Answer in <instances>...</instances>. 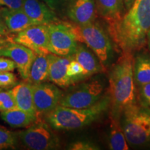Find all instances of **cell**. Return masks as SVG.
Segmentation results:
<instances>
[{
    "instance_id": "obj_1",
    "label": "cell",
    "mask_w": 150,
    "mask_h": 150,
    "mask_svg": "<svg viewBox=\"0 0 150 150\" xmlns=\"http://www.w3.org/2000/svg\"><path fill=\"white\" fill-rule=\"evenodd\" d=\"M150 28V0H135L120 20L109 27V33L123 52L132 54L145 45Z\"/></svg>"
},
{
    "instance_id": "obj_2",
    "label": "cell",
    "mask_w": 150,
    "mask_h": 150,
    "mask_svg": "<svg viewBox=\"0 0 150 150\" xmlns=\"http://www.w3.org/2000/svg\"><path fill=\"white\" fill-rule=\"evenodd\" d=\"M109 97L112 115L120 117L127 106L136 103V88L132 54L123 52L110 71Z\"/></svg>"
},
{
    "instance_id": "obj_3",
    "label": "cell",
    "mask_w": 150,
    "mask_h": 150,
    "mask_svg": "<svg viewBox=\"0 0 150 150\" xmlns=\"http://www.w3.org/2000/svg\"><path fill=\"white\" fill-rule=\"evenodd\" d=\"M110 105L109 95L102 97L96 104L86 108H73L58 105L46 115V121L52 129L74 130L83 128L104 113Z\"/></svg>"
},
{
    "instance_id": "obj_4",
    "label": "cell",
    "mask_w": 150,
    "mask_h": 150,
    "mask_svg": "<svg viewBox=\"0 0 150 150\" xmlns=\"http://www.w3.org/2000/svg\"><path fill=\"white\" fill-rule=\"evenodd\" d=\"M121 126L127 143L132 147L150 144V109L136 103L122 110Z\"/></svg>"
},
{
    "instance_id": "obj_5",
    "label": "cell",
    "mask_w": 150,
    "mask_h": 150,
    "mask_svg": "<svg viewBox=\"0 0 150 150\" xmlns=\"http://www.w3.org/2000/svg\"><path fill=\"white\" fill-rule=\"evenodd\" d=\"M70 25L77 42H85L106 68L112 56L111 41L106 31L95 22L83 26L74 23Z\"/></svg>"
},
{
    "instance_id": "obj_6",
    "label": "cell",
    "mask_w": 150,
    "mask_h": 150,
    "mask_svg": "<svg viewBox=\"0 0 150 150\" xmlns=\"http://www.w3.org/2000/svg\"><path fill=\"white\" fill-rule=\"evenodd\" d=\"M18 143L33 150L57 149L61 147L59 138L46 122L38 119L27 129L17 132Z\"/></svg>"
},
{
    "instance_id": "obj_7",
    "label": "cell",
    "mask_w": 150,
    "mask_h": 150,
    "mask_svg": "<svg viewBox=\"0 0 150 150\" xmlns=\"http://www.w3.org/2000/svg\"><path fill=\"white\" fill-rule=\"evenodd\" d=\"M103 91L102 82L97 79L92 80L81 84L62 96L59 105L73 108L91 107L102 98Z\"/></svg>"
},
{
    "instance_id": "obj_8",
    "label": "cell",
    "mask_w": 150,
    "mask_h": 150,
    "mask_svg": "<svg viewBox=\"0 0 150 150\" xmlns=\"http://www.w3.org/2000/svg\"><path fill=\"white\" fill-rule=\"evenodd\" d=\"M47 28L50 53L61 56L74 54L78 44L70 23L58 21L48 24Z\"/></svg>"
},
{
    "instance_id": "obj_9",
    "label": "cell",
    "mask_w": 150,
    "mask_h": 150,
    "mask_svg": "<svg viewBox=\"0 0 150 150\" xmlns=\"http://www.w3.org/2000/svg\"><path fill=\"white\" fill-rule=\"evenodd\" d=\"M33 104L38 119L53 110L61 100L62 92L56 85L50 83L32 84Z\"/></svg>"
},
{
    "instance_id": "obj_10",
    "label": "cell",
    "mask_w": 150,
    "mask_h": 150,
    "mask_svg": "<svg viewBox=\"0 0 150 150\" xmlns=\"http://www.w3.org/2000/svg\"><path fill=\"white\" fill-rule=\"evenodd\" d=\"M13 41L27 47L36 54H49L47 25L34 24L17 33Z\"/></svg>"
},
{
    "instance_id": "obj_11",
    "label": "cell",
    "mask_w": 150,
    "mask_h": 150,
    "mask_svg": "<svg viewBox=\"0 0 150 150\" xmlns=\"http://www.w3.org/2000/svg\"><path fill=\"white\" fill-rule=\"evenodd\" d=\"M0 56H5L13 60L16 63L20 76L26 80L29 76L35 53L27 47L10 41L0 45Z\"/></svg>"
},
{
    "instance_id": "obj_12",
    "label": "cell",
    "mask_w": 150,
    "mask_h": 150,
    "mask_svg": "<svg viewBox=\"0 0 150 150\" xmlns=\"http://www.w3.org/2000/svg\"><path fill=\"white\" fill-rule=\"evenodd\" d=\"M65 11L73 23L80 26L92 23L96 17L95 0H68Z\"/></svg>"
},
{
    "instance_id": "obj_13",
    "label": "cell",
    "mask_w": 150,
    "mask_h": 150,
    "mask_svg": "<svg viewBox=\"0 0 150 150\" xmlns=\"http://www.w3.org/2000/svg\"><path fill=\"white\" fill-rule=\"evenodd\" d=\"M47 56L49 59L48 80L61 88H66L72 85L70 79L67 75V70L69 63L74 59V54L61 56L50 53Z\"/></svg>"
},
{
    "instance_id": "obj_14",
    "label": "cell",
    "mask_w": 150,
    "mask_h": 150,
    "mask_svg": "<svg viewBox=\"0 0 150 150\" xmlns=\"http://www.w3.org/2000/svg\"><path fill=\"white\" fill-rule=\"evenodd\" d=\"M22 9L35 24H48L59 21L56 13L41 0H23Z\"/></svg>"
},
{
    "instance_id": "obj_15",
    "label": "cell",
    "mask_w": 150,
    "mask_h": 150,
    "mask_svg": "<svg viewBox=\"0 0 150 150\" xmlns=\"http://www.w3.org/2000/svg\"><path fill=\"white\" fill-rule=\"evenodd\" d=\"M0 15L11 33H18L35 24L24 13L23 9L0 7Z\"/></svg>"
},
{
    "instance_id": "obj_16",
    "label": "cell",
    "mask_w": 150,
    "mask_h": 150,
    "mask_svg": "<svg viewBox=\"0 0 150 150\" xmlns=\"http://www.w3.org/2000/svg\"><path fill=\"white\" fill-rule=\"evenodd\" d=\"M11 91L18 108L37 116L33 104L32 84L25 81L14 86Z\"/></svg>"
},
{
    "instance_id": "obj_17",
    "label": "cell",
    "mask_w": 150,
    "mask_h": 150,
    "mask_svg": "<svg viewBox=\"0 0 150 150\" xmlns=\"http://www.w3.org/2000/svg\"><path fill=\"white\" fill-rule=\"evenodd\" d=\"M96 7L99 14L112 26L123 16V0H95Z\"/></svg>"
},
{
    "instance_id": "obj_18",
    "label": "cell",
    "mask_w": 150,
    "mask_h": 150,
    "mask_svg": "<svg viewBox=\"0 0 150 150\" xmlns=\"http://www.w3.org/2000/svg\"><path fill=\"white\" fill-rule=\"evenodd\" d=\"M48 54H36L30 67L29 76L24 81L31 84L45 82L49 77Z\"/></svg>"
},
{
    "instance_id": "obj_19",
    "label": "cell",
    "mask_w": 150,
    "mask_h": 150,
    "mask_svg": "<svg viewBox=\"0 0 150 150\" xmlns=\"http://www.w3.org/2000/svg\"><path fill=\"white\" fill-rule=\"evenodd\" d=\"M74 58L83 67L87 77L102 71V67L97 62L95 55L83 45L76 47Z\"/></svg>"
},
{
    "instance_id": "obj_20",
    "label": "cell",
    "mask_w": 150,
    "mask_h": 150,
    "mask_svg": "<svg viewBox=\"0 0 150 150\" xmlns=\"http://www.w3.org/2000/svg\"><path fill=\"white\" fill-rule=\"evenodd\" d=\"M1 117L11 127L17 128L31 126L38 120L37 116L31 115L18 108L1 112Z\"/></svg>"
},
{
    "instance_id": "obj_21",
    "label": "cell",
    "mask_w": 150,
    "mask_h": 150,
    "mask_svg": "<svg viewBox=\"0 0 150 150\" xmlns=\"http://www.w3.org/2000/svg\"><path fill=\"white\" fill-rule=\"evenodd\" d=\"M108 145L110 149L112 150H128L129 149L119 120V117L112 115L110 116Z\"/></svg>"
},
{
    "instance_id": "obj_22",
    "label": "cell",
    "mask_w": 150,
    "mask_h": 150,
    "mask_svg": "<svg viewBox=\"0 0 150 150\" xmlns=\"http://www.w3.org/2000/svg\"><path fill=\"white\" fill-rule=\"evenodd\" d=\"M134 76L139 86L150 83V57L138 55L134 59Z\"/></svg>"
},
{
    "instance_id": "obj_23",
    "label": "cell",
    "mask_w": 150,
    "mask_h": 150,
    "mask_svg": "<svg viewBox=\"0 0 150 150\" xmlns=\"http://www.w3.org/2000/svg\"><path fill=\"white\" fill-rule=\"evenodd\" d=\"M18 144L17 132H12L0 126V150L16 149Z\"/></svg>"
},
{
    "instance_id": "obj_24",
    "label": "cell",
    "mask_w": 150,
    "mask_h": 150,
    "mask_svg": "<svg viewBox=\"0 0 150 150\" xmlns=\"http://www.w3.org/2000/svg\"><path fill=\"white\" fill-rule=\"evenodd\" d=\"M67 75L70 79L72 85L88 78L83 67L74 59V58L72 59V61L69 63L68 67H67Z\"/></svg>"
},
{
    "instance_id": "obj_25",
    "label": "cell",
    "mask_w": 150,
    "mask_h": 150,
    "mask_svg": "<svg viewBox=\"0 0 150 150\" xmlns=\"http://www.w3.org/2000/svg\"><path fill=\"white\" fill-rule=\"evenodd\" d=\"M18 108L11 91H4L0 88V111L4 112Z\"/></svg>"
},
{
    "instance_id": "obj_26",
    "label": "cell",
    "mask_w": 150,
    "mask_h": 150,
    "mask_svg": "<svg viewBox=\"0 0 150 150\" xmlns=\"http://www.w3.org/2000/svg\"><path fill=\"white\" fill-rule=\"evenodd\" d=\"M16 76L11 72H0V88L13 87L17 84Z\"/></svg>"
},
{
    "instance_id": "obj_27",
    "label": "cell",
    "mask_w": 150,
    "mask_h": 150,
    "mask_svg": "<svg viewBox=\"0 0 150 150\" xmlns=\"http://www.w3.org/2000/svg\"><path fill=\"white\" fill-rule=\"evenodd\" d=\"M71 150H97L99 148L92 142L86 140H79L71 143L68 147Z\"/></svg>"
},
{
    "instance_id": "obj_28",
    "label": "cell",
    "mask_w": 150,
    "mask_h": 150,
    "mask_svg": "<svg viewBox=\"0 0 150 150\" xmlns=\"http://www.w3.org/2000/svg\"><path fill=\"white\" fill-rule=\"evenodd\" d=\"M54 12L61 11L66 8L68 0H41Z\"/></svg>"
},
{
    "instance_id": "obj_29",
    "label": "cell",
    "mask_w": 150,
    "mask_h": 150,
    "mask_svg": "<svg viewBox=\"0 0 150 150\" xmlns=\"http://www.w3.org/2000/svg\"><path fill=\"white\" fill-rule=\"evenodd\" d=\"M17 68L16 63L5 56H0V72H13Z\"/></svg>"
},
{
    "instance_id": "obj_30",
    "label": "cell",
    "mask_w": 150,
    "mask_h": 150,
    "mask_svg": "<svg viewBox=\"0 0 150 150\" xmlns=\"http://www.w3.org/2000/svg\"><path fill=\"white\" fill-rule=\"evenodd\" d=\"M140 98L142 105L150 109V83L140 86Z\"/></svg>"
},
{
    "instance_id": "obj_31",
    "label": "cell",
    "mask_w": 150,
    "mask_h": 150,
    "mask_svg": "<svg viewBox=\"0 0 150 150\" xmlns=\"http://www.w3.org/2000/svg\"><path fill=\"white\" fill-rule=\"evenodd\" d=\"M23 0H0V7L13 9L22 8Z\"/></svg>"
},
{
    "instance_id": "obj_32",
    "label": "cell",
    "mask_w": 150,
    "mask_h": 150,
    "mask_svg": "<svg viewBox=\"0 0 150 150\" xmlns=\"http://www.w3.org/2000/svg\"><path fill=\"white\" fill-rule=\"evenodd\" d=\"M11 33L0 15V36L10 37Z\"/></svg>"
},
{
    "instance_id": "obj_33",
    "label": "cell",
    "mask_w": 150,
    "mask_h": 150,
    "mask_svg": "<svg viewBox=\"0 0 150 150\" xmlns=\"http://www.w3.org/2000/svg\"><path fill=\"white\" fill-rule=\"evenodd\" d=\"M10 41H13V37H7V36H0V45L4 44Z\"/></svg>"
},
{
    "instance_id": "obj_34",
    "label": "cell",
    "mask_w": 150,
    "mask_h": 150,
    "mask_svg": "<svg viewBox=\"0 0 150 150\" xmlns=\"http://www.w3.org/2000/svg\"><path fill=\"white\" fill-rule=\"evenodd\" d=\"M134 1L135 0H123L124 5H125V8H126L127 11H128L129 9L131 8V6H132L133 3H134Z\"/></svg>"
},
{
    "instance_id": "obj_35",
    "label": "cell",
    "mask_w": 150,
    "mask_h": 150,
    "mask_svg": "<svg viewBox=\"0 0 150 150\" xmlns=\"http://www.w3.org/2000/svg\"><path fill=\"white\" fill-rule=\"evenodd\" d=\"M147 40H148V44H149V48H150V28H149V29L148 30V31H147Z\"/></svg>"
}]
</instances>
